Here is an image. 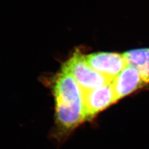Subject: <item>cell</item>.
<instances>
[{
	"mask_svg": "<svg viewBox=\"0 0 149 149\" xmlns=\"http://www.w3.org/2000/svg\"><path fill=\"white\" fill-rule=\"evenodd\" d=\"M116 101L146 84L139 70L132 65L127 64L111 81Z\"/></svg>",
	"mask_w": 149,
	"mask_h": 149,
	"instance_id": "cell-5",
	"label": "cell"
},
{
	"mask_svg": "<svg viewBox=\"0 0 149 149\" xmlns=\"http://www.w3.org/2000/svg\"><path fill=\"white\" fill-rule=\"evenodd\" d=\"M128 64L139 70L146 84L149 83V48L131 50L123 53Z\"/></svg>",
	"mask_w": 149,
	"mask_h": 149,
	"instance_id": "cell-6",
	"label": "cell"
},
{
	"mask_svg": "<svg viewBox=\"0 0 149 149\" xmlns=\"http://www.w3.org/2000/svg\"><path fill=\"white\" fill-rule=\"evenodd\" d=\"M83 94L87 120L93 119L117 102L111 82L97 88L84 91Z\"/></svg>",
	"mask_w": 149,
	"mask_h": 149,
	"instance_id": "cell-4",
	"label": "cell"
},
{
	"mask_svg": "<svg viewBox=\"0 0 149 149\" xmlns=\"http://www.w3.org/2000/svg\"><path fill=\"white\" fill-rule=\"evenodd\" d=\"M61 70L69 73L74 78L83 92L97 88L112 81L93 69L86 61L85 55L78 51L74 52L65 62Z\"/></svg>",
	"mask_w": 149,
	"mask_h": 149,
	"instance_id": "cell-2",
	"label": "cell"
},
{
	"mask_svg": "<svg viewBox=\"0 0 149 149\" xmlns=\"http://www.w3.org/2000/svg\"><path fill=\"white\" fill-rule=\"evenodd\" d=\"M86 62L99 73L111 81L127 66L123 54L99 52L85 55Z\"/></svg>",
	"mask_w": 149,
	"mask_h": 149,
	"instance_id": "cell-3",
	"label": "cell"
},
{
	"mask_svg": "<svg viewBox=\"0 0 149 149\" xmlns=\"http://www.w3.org/2000/svg\"><path fill=\"white\" fill-rule=\"evenodd\" d=\"M56 138H66L87 121L83 91L68 72L61 70L54 83Z\"/></svg>",
	"mask_w": 149,
	"mask_h": 149,
	"instance_id": "cell-1",
	"label": "cell"
}]
</instances>
